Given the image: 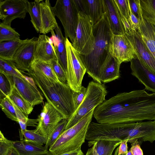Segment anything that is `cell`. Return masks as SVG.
Wrapping results in <instances>:
<instances>
[{
  "label": "cell",
  "mask_w": 155,
  "mask_h": 155,
  "mask_svg": "<svg viewBox=\"0 0 155 155\" xmlns=\"http://www.w3.org/2000/svg\"><path fill=\"white\" fill-rule=\"evenodd\" d=\"M127 141L126 140L122 141L120 143L119 147L118 154H126L128 151L127 145Z\"/></svg>",
  "instance_id": "obj_45"
},
{
  "label": "cell",
  "mask_w": 155,
  "mask_h": 155,
  "mask_svg": "<svg viewBox=\"0 0 155 155\" xmlns=\"http://www.w3.org/2000/svg\"><path fill=\"white\" fill-rule=\"evenodd\" d=\"M76 35L72 44L81 55L91 52L94 41L93 26L89 17L80 11Z\"/></svg>",
  "instance_id": "obj_8"
},
{
  "label": "cell",
  "mask_w": 155,
  "mask_h": 155,
  "mask_svg": "<svg viewBox=\"0 0 155 155\" xmlns=\"http://www.w3.org/2000/svg\"><path fill=\"white\" fill-rule=\"evenodd\" d=\"M52 8L63 27L65 37L72 43L76 35L80 12L74 0H58Z\"/></svg>",
  "instance_id": "obj_6"
},
{
  "label": "cell",
  "mask_w": 155,
  "mask_h": 155,
  "mask_svg": "<svg viewBox=\"0 0 155 155\" xmlns=\"http://www.w3.org/2000/svg\"><path fill=\"white\" fill-rule=\"evenodd\" d=\"M132 144L137 140L152 143L155 140V120L123 123L122 141Z\"/></svg>",
  "instance_id": "obj_9"
},
{
  "label": "cell",
  "mask_w": 155,
  "mask_h": 155,
  "mask_svg": "<svg viewBox=\"0 0 155 155\" xmlns=\"http://www.w3.org/2000/svg\"><path fill=\"white\" fill-rule=\"evenodd\" d=\"M41 0H35L29 2L28 12L31 17V21L33 27L38 33H41V21L39 3Z\"/></svg>",
  "instance_id": "obj_27"
},
{
  "label": "cell",
  "mask_w": 155,
  "mask_h": 155,
  "mask_svg": "<svg viewBox=\"0 0 155 155\" xmlns=\"http://www.w3.org/2000/svg\"><path fill=\"white\" fill-rule=\"evenodd\" d=\"M12 142L20 155H42L50 153L45 146L36 145L22 139Z\"/></svg>",
  "instance_id": "obj_24"
},
{
  "label": "cell",
  "mask_w": 155,
  "mask_h": 155,
  "mask_svg": "<svg viewBox=\"0 0 155 155\" xmlns=\"http://www.w3.org/2000/svg\"><path fill=\"white\" fill-rule=\"evenodd\" d=\"M87 92V88L82 86L80 91L78 92L74 91L73 100L76 110L84 100Z\"/></svg>",
  "instance_id": "obj_41"
},
{
  "label": "cell",
  "mask_w": 155,
  "mask_h": 155,
  "mask_svg": "<svg viewBox=\"0 0 155 155\" xmlns=\"http://www.w3.org/2000/svg\"><path fill=\"white\" fill-rule=\"evenodd\" d=\"M132 45L137 58L148 70L155 74V60L137 33L124 34Z\"/></svg>",
  "instance_id": "obj_15"
},
{
  "label": "cell",
  "mask_w": 155,
  "mask_h": 155,
  "mask_svg": "<svg viewBox=\"0 0 155 155\" xmlns=\"http://www.w3.org/2000/svg\"><path fill=\"white\" fill-rule=\"evenodd\" d=\"M65 45L67 51V84L74 91H79L86 69L81 54L73 47L66 37Z\"/></svg>",
  "instance_id": "obj_7"
},
{
  "label": "cell",
  "mask_w": 155,
  "mask_h": 155,
  "mask_svg": "<svg viewBox=\"0 0 155 155\" xmlns=\"http://www.w3.org/2000/svg\"><path fill=\"white\" fill-rule=\"evenodd\" d=\"M85 155H98L96 149L95 143L93 145L91 148L88 150Z\"/></svg>",
  "instance_id": "obj_46"
},
{
  "label": "cell",
  "mask_w": 155,
  "mask_h": 155,
  "mask_svg": "<svg viewBox=\"0 0 155 155\" xmlns=\"http://www.w3.org/2000/svg\"><path fill=\"white\" fill-rule=\"evenodd\" d=\"M121 64L109 53L101 71L100 79L101 82L107 83L119 78Z\"/></svg>",
  "instance_id": "obj_23"
},
{
  "label": "cell",
  "mask_w": 155,
  "mask_h": 155,
  "mask_svg": "<svg viewBox=\"0 0 155 155\" xmlns=\"http://www.w3.org/2000/svg\"><path fill=\"white\" fill-rule=\"evenodd\" d=\"M68 122V119L62 120L48 136L47 142L45 146L47 150H48V147L49 148L64 131Z\"/></svg>",
  "instance_id": "obj_34"
},
{
  "label": "cell",
  "mask_w": 155,
  "mask_h": 155,
  "mask_svg": "<svg viewBox=\"0 0 155 155\" xmlns=\"http://www.w3.org/2000/svg\"><path fill=\"white\" fill-rule=\"evenodd\" d=\"M49 63L59 81L63 83L67 84L66 73L59 64L58 60H52Z\"/></svg>",
  "instance_id": "obj_37"
},
{
  "label": "cell",
  "mask_w": 155,
  "mask_h": 155,
  "mask_svg": "<svg viewBox=\"0 0 155 155\" xmlns=\"http://www.w3.org/2000/svg\"><path fill=\"white\" fill-rule=\"evenodd\" d=\"M21 135L25 137L24 140L38 146H42L46 144L48 137L42 135L35 130H26L22 132L21 131Z\"/></svg>",
  "instance_id": "obj_30"
},
{
  "label": "cell",
  "mask_w": 155,
  "mask_h": 155,
  "mask_svg": "<svg viewBox=\"0 0 155 155\" xmlns=\"http://www.w3.org/2000/svg\"></svg>",
  "instance_id": "obj_52"
},
{
  "label": "cell",
  "mask_w": 155,
  "mask_h": 155,
  "mask_svg": "<svg viewBox=\"0 0 155 155\" xmlns=\"http://www.w3.org/2000/svg\"><path fill=\"white\" fill-rule=\"evenodd\" d=\"M107 94L106 88L104 84L95 81L90 82L84 100L74 114L68 119L65 130L75 125L92 109L102 104L105 100Z\"/></svg>",
  "instance_id": "obj_5"
},
{
  "label": "cell",
  "mask_w": 155,
  "mask_h": 155,
  "mask_svg": "<svg viewBox=\"0 0 155 155\" xmlns=\"http://www.w3.org/2000/svg\"><path fill=\"white\" fill-rule=\"evenodd\" d=\"M28 74L39 87L47 102L69 119L76 109L73 97L74 91L67 84L50 78L35 69Z\"/></svg>",
  "instance_id": "obj_2"
},
{
  "label": "cell",
  "mask_w": 155,
  "mask_h": 155,
  "mask_svg": "<svg viewBox=\"0 0 155 155\" xmlns=\"http://www.w3.org/2000/svg\"><path fill=\"white\" fill-rule=\"evenodd\" d=\"M53 60L58 59L51 40L46 35H39L35 51L34 60L49 62Z\"/></svg>",
  "instance_id": "obj_18"
},
{
  "label": "cell",
  "mask_w": 155,
  "mask_h": 155,
  "mask_svg": "<svg viewBox=\"0 0 155 155\" xmlns=\"http://www.w3.org/2000/svg\"><path fill=\"white\" fill-rule=\"evenodd\" d=\"M31 68L39 71L50 78L57 81H59L49 62L34 60L32 64Z\"/></svg>",
  "instance_id": "obj_32"
},
{
  "label": "cell",
  "mask_w": 155,
  "mask_h": 155,
  "mask_svg": "<svg viewBox=\"0 0 155 155\" xmlns=\"http://www.w3.org/2000/svg\"><path fill=\"white\" fill-rule=\"evenodd\" d=\"M65 118L59 111L47 101L38 116V124L35 130L48 137L58 124Z\"/></svg>",
  "instance_id": "obj_10"
},
{
  "label": "cell",
  "mask_w": 155,
  "mask_h": 155,
  "mask_svg": "<svg viewBox=\"0 0 155 155\" xmlns=\"http://www.w3.org/2000/svg\"><path fill=\"white\" fill-rule=\"evenodd\" d=\"M132 13L138 19L143 17V12L140 0H128Z\"/></svg>",
  "instance_id": "obj_40"
},
{
  "label": "cell",
  "mask_w": 155,
  "mask_h": 155,
  "mask_svg": "<svg viewBox=\"0 0 155 155\" xmlns=\"http://www.w3.org/2000/svg\"><path fill=\"white\" fill-rule=\"evenodd\" d=\"M39 5L41 21V30L40 33L46 35L54 30L58 24L50 1L41 0Z\"/></svg>",
  "instance_id": "obj_22"
},
{
  "label": "cell",
  "mask_w": 155,
  "mask_h": 155,
  "mask_svg": "<svg viewBox=\"0 0 155 155\" xmlns=\"http://www.w3.org/2000/svg\"><path fill=\"white\" fill-rule=\"evenodd\" d=\"M130 18L129 20L133 30L134 31H137L139 27L140 23L139 20L132 13L130 8Z\"/></svg>",
  "instance_id": "obj_43"
},
{
  "label": "cell",
  "mask_w": 155,
  "mask_h": 155,
  "mask_svg": "<svg viewBox=\"0 0 155 155\" xmlns=\"http://www.w3.org/2000/svg\"><path fill=\"white\" fill-rule=\"evenodd\" d=\"M80 11L88 16L93 26L106 12L104 0H74Z\"/></svg>",
  "instance_id": "obj_16"
},
{
  "label": "cell",
  "mask_w": 155,
  "mask_h": 155,
  "mask_svg": "<svg viewBox=\"0 0 155 155\" xmlns=\"http://www.w3.org/2000/svg\"><path fill=\"white\" fill-rule=\"evenodd\" d=\"M120 14L126 18H130V7L128 0H114Z\"/></svg>",
  "instance_id": "obj_39"
},
{
  "label": "cell",
  "mask_w": 155,
  "mask_h": 155,
  "mask_svg": "<svg viewBox=\"0 0 155 155\" xmlns=\"http://www.w3.org/2000/svg\"><path fill=\"white\" fill-rule=\"evenodd\" d=\"M10 84L11 90L7 97L28 117L33 110V106L21 95L14 84Z\"/></svg>",
  "instance_id": "obj_25"
},
{
  "label": "cell",
  "mask_w": 155,
  "mask_h": 155,
  "mask_svg": "<svg viewBox=\"0 0 155 155\" xmlns=\"http://www.w3.org/2000/svg\"><path fill=\"white\" fill-rule=\"evenodd\" d=\"M60 155H84V154L81 148L78 150Z\"/></svg>",
  "instance_id": "obj_47"
},
{
  "label": "cell",
  "mask_w": 155,
  "mask_h": 155,
  "mask_svg": "<svg viewBox=\"0 0 155 155\" xmlns=\"http://www.w3.org/2000/svg\"><path fill=\"white\" fill-rule=\"evenodd\" d=\"M54 30L51 32L50 38L54 45L58 61L66 73L67 70V51L65 45L66 37L63 35L61 29L58 25Z\"/></svg>",
  "instance_id": "obj_20"
},
{
  "label": "cell",
  "mask_w": 155,
  "mask_h": 155,
  "mask_svg": "<svg viewBox=\"0 0 155 155\" xmlns=\"http://www.w3.org/2000/svg\"><path fill=\"white\" fill-rule=\"evenodd\" d=\"M109 52L121 64L123 62H130L136 57L132 45L125 35L112 34Z\"/></svg>",
  "instance_id": "obj_14"
},
{
  "label": "cell",
  "mask_w": 155,
  "mask_h": 155,
  "mask_svg": "<svg viewBox=\"0 0 155 155\" xmlns=\"http://www.w3.org/2000/svg\"><path fill=\"white\" fill-rule=\"evenodd\" d=\"M38 39L34 37L24 40L17 50L12 61L20 71H26L28 73L31 72Z\"/></svg>",
  "instance_id": "obj_11"
},
{
  "label": "cell",
  "mask_w": 155,
  "mask_h": 155,
  "mask_svg": "<svg viewBox=\"0 0 155 155\" xmlns=\"http://www.w3.org/2000/svg\"><path fill=\"white\" fill-rule=\"evenodd\" d=\"M95 109H92L75 125L65 130L50 147L49 151L55 155H60L81 148L85 142Z\"/></svg>",
  "instance_id": "obj_4"
},
{
  "label": "cell",
  "mask_w": 155,
  "mask_h": 155,
  "mask_svg": "<svg viewBox=\"0 0 155 155\" xmlns=\"http://www.w3.org/2000/svg\"><path fill=\"white\" fill-rule=\"evenodd\" d=\"M0 98L2 99L7 97L11 90V85L6 76L0 73Z\"/></svg>",
  "instance_id": "obj_38"
},
{
  "label": "cell",
  "mask_w": 155,
  "mask_h": 155,
  "mask_svg": "<svg viewBox=\"0 0 155 155\" xmlns=\"http://www.w3.org/2000/svg\"><path fill=\"white\" fill-rule=\"evenodd\" d=\"M23 41L18 38L0 42V58L12 61L17 50Z\"/></svg>",
  "instance_id": "obj_26"
},
{
  "label": "cell",
  "mask_w": 155,
  "mask_h": 155,
  "mask_svg": "<svg viewBox=\"0 0 155 155\" xmlns=\"http://www.w3.org/2000/svg\"><path fill=\"white\" fill-rule=\"evenodd\" d=\"M94 41L91 52L81 55L86 72L95 81L101 83V71L109 54L110 42L113 34L106 12L93 26Z\"/></svg>",
  "instance_id": "obj_3"
},
{
  "label": "cell",
  "mask_w": 155,
  "mask_h": 155,
  "mask_svg": "<svg viewBox=\"0 0 155 155\" xmlns=\"http://www.w3.org/2000/svg\"><path fill=\"white\" fill-rule=\"evenodd\" d=\"M27 0H5L0 2V19L3 23L11 26L16 18L24 19L28 12Z\"/></svg>",
  "instance_id": "obj_12"
},
{
  "label": "cell",
  "mask_w": 155,
  "mask_h": 155,
  "mask_svg": "<svg viewBox=\"0 0 155 155\" xmlns=\"http://www.w3.org/2000/svg\"><path fill=\"white\" fill-rule=\"evenodd\" d=\"M20 35L11 26L0 23V42L20 38Z\"/></svg>",
  "instance_id": "obj_33"
},
{
  "label": "cell",
  "mask_w": 155,
  "mask_h": 155,
  "mask_svg": "<svg viewBox=\"0 0 155 155\" xmlns=\"http://www.w3.org/2000/svg\"><path fill=\"white\" fill-rule=\"evenodd\" d=\"M93 116L106 124L155 120V93L145 89L119 93L96 107Z\"/></svg>",
  "instance_id": "obj_1"
},
{
  "label": "cell",
  "mask_w": 155,
  "mask_h": 155,
  "mask_svg": "<svg viewBox=\"0 0 155 155\" xmlns=\"http://www.w3.org/2000/svg\"><path fill=\"white\" fill-rule=\"evenodd\" d=\"M109 24L113 34L124 35L125 32L120 12L114 0H104Z\"/></svg>",
  "instance_id": "obj_21"
},
{
  "label": "cell",
  "mask_w": 155,
  "mask_h": 155,
  "mask_svg": "<svg viewBox=\"0 0 155 155\" xmlns=\"http://www.w3.org/2000/svg\"><path fill=\"white\" fill-rule=\"evenodd\" d=\"M125 155H133L130 149L127 152Z\"/></svg>",
  "instance_id": "obj_48"
},
{
  "label": "cell",
  "mask_w": 155,
  "mask_h": 155,
  "mask_svg": "<svg viewBox=\"0 0 155 155\" xmlns=\"http://www.w3.org/2000/svg\"><path fill=\"white\" fill-rule=\"evenodd\" d=\"M139 20L137 33L155 60V24L143 16Z\"/></svg>",
  "instance_id": "obj_19"
},
{
  "label": "cell",
  "mask_w": 155,
  "mask_h": 155,
  "mask_svg": "<svg viewBox=\"0 0 155 155\" xmlns=\"http://www.w3.org/2000/svg\"><path fill=\"white\" fill-rule=\"evenodd\" d=\"M119 147H118L116 150L114 155H119L118 154V151Z\"/></svg>",
  "instance_id": "obj_49"
},
{
  "label": "cell",
  "mask_w": 155,
  "mask_h": 155,
  "mask_svg": "<svg viewBox=\"0 0 155 155\" xmlns=\"http://www.w3.org/2000/svg\"><path fill=\"white\" fill-rule=\"evenodd\" d=\"M120 15L125 34H133L135 31H134L133 30L129 20L120 14Z\"/></svg>",
  "instance_id": "obj_42"
},
{
  "label": "cell",
  "mask_w": 155,
  "mask_h": 155,
  "mask_svg": "<svg viewBox=\"0 0 155 155\" xmlns=\"http://www.w3.org/2000/svg\"><path fill=\"white\" fill-rule=\"evenodd\" d=\"M130 62L132 75L144 85L145 89L155 92V74L145 67L136 57Z\"/></svg>",
  "instance_id": "obj_17"
},
{
  "label": "cell",
  "mask_w": 155,
  "mask_h": 155,
  "mask_svg": "<svg viewBox=\"0 0 155 155\" xmlns=\"http://www.w3.org/2000/svg\"><path fill=\"white\" fill-rule=\"evenodd\" d=\"M0 155H20L18 151L13 145L12 141L6 138L0 131Z\"/></svg>",
  "instance_id": "obj_35"
},
{
  "label": "cell",
  "mask_w": 155,
  "mask_h": 155,
  "mask_svg": "<svg viewBox=\"0 0 155 155\" xmlns=\"http://www.w3.org/2000/svg\"><path fill=\"white\" fill-rule=\"evenodd\" d=\"M140 145V143L137 140L131 144L130 149L133 155H143Z\"/></svg>",
  "instance_id": "obj_44"
},
{
  "label": "cell",
  "mask_w": 155,
  "mask_h": 155,
  "mask_svg": "<svg viewBox=\"0 0 155 155\" xmlns=\"http://www.w3.org/2000/svg\"><path fill=\"white\" fill-rule=\"evenodd\" d=\"M143 16L155 24V0H140Z\"/></svg>",
  "instance_id": "obj_31"
},
{
  "label": "cell",
  "mask_w": 155,
  "mask_h": 155,
  "mask_svg": "<svg viewBox=\"0 0 155 155\" xmlns=\"http://www.w3.org/2000/svg\"><path fill=\"white\" fill-rule=\"evenodd\" d=\"M0 107L7 117L18 123L15 107L12 103L7 97L0 99Z\"/></svg>",
  "instance_id": "obj_36"
},
{
  "label": "cell",
  "mask_w": 155,
  "mask_h": 155,
  "mask_svg": "<svg viewBox=\"0 0 155 155\" xmlns=\"http://www.w3.org/2000/svg\"><path fill=\"white\" fill-rule=\"evenodd\" d=\"M122 141L120 140H97L95 142L97 152L98 155H112L115 148Z\"/></svg>",
  "instance_id": "obj_28"
},
{
  "label": "cell",
  "mask_w": 155,
  "mask_h": 155,
  "mask_svg": "<svg viewBox=\"0 0 155 155\" xmlns=\"http://www.w3.org/2000/svg\"></svg>",
  "instance_id": "obj_51"
},
{
  "label": "cell",
  "mask_w": 155,
  "mask_h": 155,
  "mask_svg": "<svg viewBox=\"0 0 155 155\" xmlns=\"http://www.w3.org/2000/svg\"><path fill=\"white\" fill-rule=\"evenodd\" d=\"M0 73L6 75L14 76L22 79L25 78L27 77L17 69L12 61L1 58H0Z\"/></svg>",
  "instance_id": "obj_29"
},
{
  "label": "cell",
  "mask_w": 155,
  "mask_h": 155,
  "mask_svg": "<svg viewBox=\"0 0 155 155\" xmlns=\"http://www.w3.org/2000/svg\"><path fill=\"white\" fill-rule=\"evenodd\" d=\"M10 83L14 84L21 95L34 107L43 102V98L31 78L22 79L6 75Z\"/></svg>",
  "instance_id": "obj_13"
},
{
  "label": "cell",
  "mask_w": 155,
  "mask_h": 155,
  "mask_svg": "<svg viewBox=\"0 0 155 155\" xmlns=\"http://www.w3.org/2000/svg\"><path fill=\"white\" fill-rule=\"evenodd\" d=\"M55 155L50 152V153H49L48 154H45V155Z\"/></svg>",
  "instance_id": "obj_50"
}]
</instances>
